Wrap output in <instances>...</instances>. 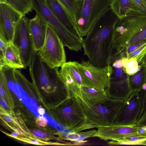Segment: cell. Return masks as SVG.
Wrapping results in <instances>:
<instances>
[{"mask_svg": "<svg viewBox=\"0 0 146 146\" xmlns=\"http://www.w3.org/2000/svg\"><path fill=\"white\" fill-rule=\"evenodd\" d=\"M119 19L110 7L98 19L81 43L84 54L95 66L112 64L114 53L113 35Z\"/></svg>", "mask_w": 146, "mask_h": 146, "instance_id": "obj_1", "label": "cell"}, {"mask_svg": "<svg viewBox=\"0 0 146 146\" xmlns=\"http://www.w3.org/2000/svg\"><path fill=\"white\" fill-rule=\"evenodd\" d=\"M146 42V14L131 11L119 19L113 31L115 50L122 51L131 45Z\"/></svg>", "mask_w": 146, "mask_h": 146, "instance_id": "obj_2", "label": "cell"}, {"mask_svg": "<svg viewBox=\"0 0 146 146\" xmlns=\"http://www.w3.org/2000/svg\"><path fill=\"white\" fill-rule=\"evenodd\" d=\"M77 100L80 104L85 116L82 121L71 130L77 132L98 128L115 123L124 102L123 100L112 99L108 97L100 103L91 105Z\"/></svg>", "mask_w": 146, "mask_h": 146, "instance_id": "obj_3", "label": "cell"}, {"mask_svg": "<svg viewBox=\"0 0 146 146\" xmlns=\"http://www.w3.org/2000/svg\"><path fill=\"white\" fill-rule=\"evenodd\" d=\"M112 0H79L76 26L80 35L86 36L100 16L110 6Z\"/></svg>", "mask_w": 146, "mask_h": 146, "instance_id": "obj_4", "label": "cell"}, {"mask_svg": "<svg viewBox=\"0 0 146 146\" xmlns=\"http://www.w3.org/2000/svg\"><path fill=\"white\" fill-rule=\"evenodd\" d=\"M62 42L47 24L46 37L42 47L38 51L42 62L52 68L61 67L66 62Z\"/></svg>", "mask_w": 146, "mask_h": 146, "instance_id": "obj_5", "label": "cell"}, {"mask_svg": "<svg viewBox=\"0 0 146 146\" xmlns=\"http://www.w3.org/2000/svg\"><path fill=\"white\" fill-rule=\"evenodd\" d=\"M33 9L54 30L64 46L78 52L81 50V43L76 40L49 9L44 0H33Z\"/></svg>", "mask_w": 146, "mask_h": 146, "instance_id": "obj_6", "label": "cell"}, {"mask_svg": "<svg viewBox=\"0 0 146 146\" xmlns=\"http://www.w3.org/2000/svg\"><path fill=\"white\" fill-rule=\"evenodd\" d=\"M82 86L105 90L112 72L111 65L100 67L95 66L89 61L78 62Z\"/></svg>", "mask_w": 146, "mask_h": 146, "instance_id": "obj_7", "label": "cell"}, {"mask_svg": "<svg viewBox=\"0 0 146 146\" xmlns=\"http://www.w3.org/2000/svg\"><path fill=\"white\" fill-rule=\"evenodd\" d=\"M29 21L25 16L21 17L16 26L12 42L19 51L25 68L29 66L34 50Z\"/></svg>", "mask_w": 146, "mask_h": 146, "instance_id": "obj_8", "label": "cell"}, {"mask_svg": "<svg viewBox=\"0 0 146 146\" xmlns=\"http://www.w3.org/2000/svg\"><path fill=\"white\" fill-rule=\"evenodd\" d=\"M60 105V119L67 129L71 130L85 119L83 110L75 97L68 96Z\"/></svg>", "mask_w": 146, "mask_h": 146, "instance_id": "obj_9", "label": "cell"}, {"mask_svg": "<svg viewBox=\"0 0 146 146\" xmlns=\"http://www.w3.org/2000/svg\"><path fill=\"white\" fill-rule=\"evenodd\" d=\"M139 92L133 91L124 103L115 123L121 125L135 124L138 119L141 109Z\"/></svg>", "mask_w": 146, "mask_h": 146, "instance_id": "obj_10", "label": "cell"}, {"mask_svg": "<svg viewBox=\"0 0 146 146\" xmlns=\"http://www.w3.org/2000/svg\"><path fill=\"white\" fill-rule=\"evenodd\" d=\"M137 135H140L138 132V127L135 124L125 125L114 123L98 128L94 137L108 141Z\"/></svg>", "mask_w": 146, "mask_h": 146, "instance_id": "obj_11", "label": "cell"}, {"mask_svg": "<svg viewBox=\"0 0 146 146\" xmlns=\"http://www.w3.org/2000/svg\"><path fill=\"white\" fill-rule=\"evenodd\" d=\"M22 16L8 4L0 3V32L9 42H12L16 26Z\"/></svg>", "mask_w": 146, "mask_h": 146, "instance_id": "obj_12", "label": "cell"}, {"mask_svg": "<svg viewBox=\"0 0 146 146\" xmlns=\"http://www.w3.org/2000/svg\"><path fill=\"white\" fill-rule=\"evenodd\" d=\"M51 12L72 36L81 44L83 38L76 26L58 0H44Z\"/></svg>", "mask_w": 146, "mask_h": 146, "instance_id": "obj_13", "label": "cell"}, {"mask_svg": "<svg viewBox=\"0 0 146 146\" xmlns=\"http://www.w3.org/2000/svg\"><path fill=\"white\" fill-rule=\"evenodd\" d=\"M47 24L38 14L29 19V27L34 50L38 51L43 46L46 37Z\"/></svg>", "mask_w": 146, "mask_h": 146, "instance_id": "obj_14", "label": "cell"}, {"mask_svg": "<svg viewBox=\"0 0 146 146\" xmlns=\"http://www.w3.org/2000/svg\"><path fill=\"white\" fill-rule=\"evenodd\" d=\"M80 91L74 97L77 100L90 105L100 103L107 98L106 90L81 86Z\"/></svg>", "mask_w": 146, "mask_h": 146, "instance_id": "obj_15", "label": "cell"}, {"mask_svg": "<svg viewBox=\"0 0 146 146\" xmlns=\"http://www.w3.org/2000/svg\"><path fill=\"white\" fill-rule=\"evenodd\" d=\"M4 66L19 69L25 68L19 51L12 42L8 44L4 60L0 67Z\"/></svg>", "mask_w": 146, "mask_h": 146, "instance_id": "obj_16", "label": "cell"}, {"mask_svg": "<svg viewBox=\"0 0 146 146\" xmlns=\"http://www.w3.org/2000/svg\"><path fill=\"white\" fill-rule=\"evenodd\" d=\"M110 7L119 19L131 11L141 12L136 8L132 0H112Z\"/></svg>", "mask_w": 146, "mask_h": 146, "instance_id": "obj_17", "label": "cell"}, {"mask_svg": "<svg viewBox=\"0 0 146 146\" xmlns=\"http://www.w3.org/2000/svg\"><path fill=\"white\" fill-rule=\"evenodd\" d=\"M2 3L8 4L22 16L33 9V0H0V3Z\"/></svg>", "mask_w": 146, "mask_h": 146, "instance_id": "obj_18", "label": "cell"}, {"mask_svg": "<svg viewBox=\"0 0 146 146\" xmlns=\"http://www.w3.org/2000/svg\"><path fill=\"white\" fill-rule=\"evenodd\" d=\"M110 145H146V135H137L123 139L111 140L108 142Z\"/></svg>", "mask_w": 146, "mask_h": 146, "instance_id": "obj_19", "label": "cell"}, {"mask_svg": "<svg viewBox=\"0 0 146 146\" xmlns=\"http://www.w3.org/2000/svg\"><path fill=\"white\" fill-rule=\"evenodd\" d=\"M97 130H91L87 131L82 132H74L71 131L66 135V139L71 141L76 142L78 145L86 142L84 141L86 139L94 137V135Z\"/></svg>", "mask_w": 146, "mask_h": 146, "instance_id": "obj_20", "label": "cell"}, {"mask_svg": "<svg viewBox=\"0 0 146 146\" xmlns=\"http://www.w3.org/2000/svg\"><path fill=\"white\" fill-rule=\"evenodd\" d=\"M75 25L79 0H58ZM76 26V25H75Z\"/></svg>", "mask_w": 146, "mask_h": 146, "instance_id": "obj_21", "label": "cell"}, {"mask_svg": "<svg viewBox=\"0 0 146 146\" xmlns=\"http://www.w3.org/2000/svg\"><path fill=\"white\" fill-rule=\"evenodd\" d=\"M78 62H66L63 65L68 70L76 82L80 86H82V78L79 71L77 66Z\"/></svg>", "mask_w": 146, "mask_h": 146, "instance_id": "obj_22", "label": "cell"}, {"mask_svg": "<svg viewBox=\"0 0 146 146\" xmlns=\"http://www.w3.org/2000/svg\"><path fill=\"white\" fill-rule=\"evenodd\" d=\"M140 68L141 67L138 65L137 60L132 58L128 59L124 70L128 74L131 75L139 71Z\"/></svg>", "mask_w": 146, "mask_h": 146, "instance_id": "obj_23", "label": "cell"}, {"mask_svg": "<svg viewBox=\"0 0 146 146\" xmlns=\"http://www.w3.org/2000/svg\"><path fill=\"white\" fill-rule=\"evenodd\" d=\"M146 54V42L134 51L129 54L126 58L129 59L133 58L136 59L137 62H139Z\"/></svg>", "mask_w": 146, "mask_h": 146, "instance_id": "obj_24", "label": "cell"}, {"mask_svg": "<svg viewBox=\"0 0 146 146\" xmlns=\"http://www.w3.org/2000/svg\"><path fill=\"white\" fill-rule=\"evenodd\" d=\"M9 43L3 35L0 33V66L2 65L4 60L6 51Z\"/></svg>", "mask_w": 146, "mask_h": 146, "instance_id": "obj_25", "label": "cell"}, {"mask_svg": "<svg viewBox=\"0 0 146 146\" xmlns=\"http://www.w3.org/2000/svg\"><path fill=\"white\" fill-rule=\"evenodd\" d=\"M137 9L140 11L146 14L145 0H132Z\"/></svg>", "mask_w": 146, "mask_h": 146, "instance_id": "obj_26", "label": "cell"}, {"mask_svg": "<svg viewBox=\"0 0 146 146\" xmlns=\"http://www.w3.org/2000/svg\"><path fill=\"white\" fill-rule=\"evenodd\" d=\"M135 124L138 127L146 126V109Z\"/></svg>", "mask_w": 146, "mask_h": 146, "instance_id": "obj_27", "label": "cell"}, {"mask_svg": "<svg viewBox=\"0 0 146 146\" xmlns=\"http://www.w3.org/2000/svg\"><path fill=\"white\" fill-rule=\"evenodd\" d=\"M113 68H122L123 67L121 58H119L115 60L111 65Z\"/></svg>", "mask_w": 146, "mask_h": 146, "instance_id": "obj_28", "label": "cell"}, {"mask_svg": "<svg viewBox=\"0 0 146 146\" xmlns=\"http://www.w3.org/2000/svg\"><path fill=\"white\" fill-rule=\"evenodd\" d=\"M33 133L35 136L39 138H43L46 135L45 134L38 130L34 131Z\"/></svg>", "mask_w": 146, "mask_h": 146, "instance_id": "obj_29", "label": "cell"}, {"mask_svg": "<svg viewBox=\"0 0 146 146\" xmlns=\"http://www.w3.org/2000/svg\"><path fill=\"white\" fill-rule=\"evenodd\" d=\"M36 124L38 126L41 127H45L46 124L44 122L39 118H37L36 120Z\"/></svg>", "mask_w": 146, "mask_h": 146, "instance_id": "obj_30", "label": "cell"}, {"mask_svg": "<svg viewBox=\"0 0 146 146\" xmlns=\"http://www.w3.org/2000/svg\"><path fill=\"white\" fill-rule=\"evenodd\" d=\"M38 118L47 124L48 122V120L46 117L44 116L43 115H40Z\"/></svg>", "mask_w": 146, "mask_h": 146, "instance_id": "obj_31", "label": "cell"}, {"mask_svg": "<svg viewBox=\"0 0 146 146\" xmlns=\"http://www.w3.org/2000/svg\"><path fill=\"white\" fill-rule=\"evenodd\" d=\"M5 119L8 121L11 122L12 121L13 119L8 114H6L5 115Z\"/></svg>", "mask_w": 146, "mask_h": 146, "instance_id": "obj_32", "label": "cell"}, {"mask_svg": "<svg viewBox=\"0 0 146 146\" xmlns=\"http://www.w3.org/2000/svg\"><path fill=\"white\" fill-rule=\"evenodd\" d=\"M38 112L40 115H43L45 113V110L42 108H40L38 109Z\"/></svg>", "mask_w": 146, "mask_h": 146, "instance_id": "obj_33", "label": "cell"}, {"mask_svg": "<svg viewBox=\"0 0 146 146\" xmlns=\"http://www.w3.org/2000/svg\"><path fill=\"white\" fill-rule=\"evenodd\" d=\"M0 101L1 105L2 107L4 108H7V106L5 101L1 98Z\"/></svg>", "mask_w": 146, "mask_h": 146, "instance_id": "obj_34", "label": "cell"}, {"mask_svg": "<svg viewBox=\"0 0 146 146\" xmlns=\"http://www.w3.org/2000/svg\"><path fill=\"white\" fill-rule=\"evenodd\" d=\"M29 143H31L36 144L39 145L40 143L37 141L35 140H31L29 141Z\"/></svg>", "mask_w": 146, "mask_h": 146, "instance_id": "obj_35", "label": "cell"}, {"mask_svg": "<svg viewBox=\"0 0 146 146\" xmlns=\"http://www.w3.org/2000/svg\"><path fill=\"white\" fill-rule=\"evenodd\" d=\"M19 133L18 132H13L11 134V135L14 136V137H16L17 136L18 134Z\"/></svg>", "mask_w": 146, "mask_h": 146, "instance_id": "obj_36", "label": "cell"}, {"mask_svg": "<svg viewBox=\"0 0 146 146\" xmlns=\"http://www.w3.org/2000/svg\"></svg>", "mask_w": 146, "mask_h": 146, "instance_id": "obj_37", "label": "cell"}]
</instances>
